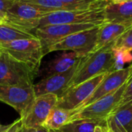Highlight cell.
Segmentation results:
<instances>
[{
    "label": "cell",
    "mask_w": 132,
    "mask_h": 132,
    "mask_svg": "<svg viewBox=\"0 0 132 132\" xmlns=\"http://www.w3.org/2000/svg\"><path fill=\"white\" fill-rule=\"evenodd\" d=\"M49 132H61L59 130H49Z\"/></svg>",
    "instance_id": "32"
},
{
    "label": "cell",
    "mask_w": 132,
    "mask_h": 132,
    "mask_svg": "<svg viewBox=\"0 0 132 132\" xmlns=\"http://www.w3.org/2000/svg\"><path fill=\"white\" fill-rule=\"evenodd\" d=\"M112 48L132 53V26L114 43Z\"/></svg>",
    "instance_id": "21"
},
{
    "label": "cell",
    "mask_w": 132,
    "mask_h": 132,
    "mask_svg": "<svg viewBox=\"0 0 132 132\" xmlns=\"http://www.w3.org/2000/svg\"><path fill=\"white\" fill-rule=\"evenodd\" d=\"M10 126H11V124L10 125H3L0 124V132H5Z\"/></svg>",
    "instance_id": "27"
},
{
    "label": "cell",
    "mask_w": 132,
    "mask_h": 132,
    "mask_svg": "<svg viewBox=\"0 0 132 132\" xmlns=\"http://www.w3.org/2000/svg\"><path fill=\"white\" fill-rule=\"evenodd\" d=\"M101 26V25H100ZM97 26L94 24H60L39 26L31 31L43 45L44 54L48 53L49 48L63 39L73 33Z\"/></svg>",
    "instance_id": "8"
},
{
    "label": "cell",
    "mask_w": 132,
    "mask_h": 132,
    "mask_svg": "<svg viewBox=\"0 0 132 132\" xmlns=\"http://www.w3.org/2000/svg\"><path fill=\"white\" fill-rule=\"evenodd\" d=\"M104 126H98V127H97L94 132H102V128Z\"/></svg>",
    "instance_id": "28"
},
{
    "label": "cell",
    "mask_w": 132,
    "mask_h": 132,
    "mask_svg": "<svg viewBox=\"0 0 132 132\" xmlns=\"http://www.w3.org/2000/svg\"><path fill=\"white\" fill-rule=\"evenodd\" d=\"M36 37L32 33L26 32L7 24L0 25V46L5 43L22 39Z\"/></svg>",
    "instance_id": "20"
},
{
    "label": "cell",
    "mask_w": 132,
    "mask_h": 132,
    "mask_svg": "<svg viewBox=\"0 0 132 132\" xmlns=\"http://www.w3.org/2000/svg\"><path fill=\"white\" fill-rule=\"evenodd\" d=\"M17 0H0V14L5 16L6 12L15 4Z\"/></svg>",
    "instance_id": "23"
},
{
    "label": "cell",
    "mask_w": 132,
    "mask_h": 132,
    "mask_svg": "<svg viewBox=\"0 0 132 132\" xmlns=\"http://www.w3.org/2000/svg\"><path fill=\"white\" fill-rule=\"evenodd\" d=\"M79 63L64 73L42 78L37 84H33L36 97L46 94H53L57 95L58 97H61L68 89L69 84L77 70Z\"/></svg>",
    "instance_id": "13"
},
{
    "label": "cell",
    "mask_w": 132,
    "mask_h": 132,
    "mask_svg": "<svg viewBox=\"0 0 132 132\" xmlns=\"http://www.w3.org/2000/svg\"><path fill=\"white\" fill-rule=\"evenodd\" d=\"M47 13L33 5L17 0L6 12L4 24L31 32L39 26L40 19Z\"/></svg>",
    "instance_id": "6"
},
{
    "label": "cell",
    "mask_w": 132,
    "mask_h": 132,
    "mask_svg": "<svg viewBox=\"0 0 132 132\" xmlns=\"http://www.w3.org/2000/svg\"><path fill=\"white\" fill-rule=\"evenodd\" d=\"M38 73L5 52L0 51V85L33 86Z\"/></svg>",
    "instance_id": "4"
},
{
    "label": "cell",
    "mask_w": 132,
    "mask_h": 132,
    "mask_svg": "<svg viewBox=\"0 0 132 132\" xmlns=\"http://www.w3.org/2000/svg\"><path fill=\"white\" fill-rule=\"evenodd\" d=\"M132 25L111 22H104L99 27L97 43L94 52L108 46H113L114 43Z\"/></svg>",
    "instance_id": "15"
},
{
    "label": "cell",
    "mask_w": 132,
    "mask_h": 132,
    "mask_svg": "<svg viewBox=\"0 0 132 132\" xmlns=\"http://www.w3.org/2000/svg\"><path fill=\"white\" fill-rule=\"evenodd\" d=\"M5 22H4V19H2V18H0V25H2V24H4Z\"/></svg>",
    "instance_id": "31"
},
{
    "label": "cell",
    "mask_w": 132,
    "mask_h": 132,
    "mask_svg": "<svg viewBox=\"0 0 132 132\" xmlns=\"http://www.w3.org/2000/svg\"><path fill=\"white\" fill-rule=\"evenodd\" d=\"M0 18H2V19H4V16H3V15H2V14H0Z\"/></svg>",
    "instance_id": "33"
},
{
    "label": "cell",
    "mask_w": 132,
    "mask_h": 132,
    "mask_svg": "<svg viewBox=\"0 0 132 132\" xmlns=\"http://www.w3.org/2000/svg\"><path fill=\"white\" fill-rule=\"evenodd\" d=\"M131 73L132 64H130L128 67L121 70L108 73L101 81V83L95 89V90L91 94V95L72 111H80L87 105L101 99V97L118 90L128 80Z\"/></svg>",
    "instance_id": "12"
},
{
    "label": "cell",
    "mask_w": 132,
    "mask_h": 132,
    "mask_svg": "<svg viewBox=\"0 0 132 132\" xmlns=\"http://www.w3.org/2000/svg\"><path fill=\"white\" fill-rule=\"evenodd\" d=\"M131 64H132V63H131Z\"/></svg>",
    "instance_id": "35"
},
{
    "label": "cell",
    "mask_w": 132,
    "mask_h": 132,
    "mask_svg": "<svg viewBox=\"0 0 132 132\" xmlns=\"http://www.w3.org/2000/svg\"><path fill=\"white\" fill-rule=\"evenodd\" d=\"M108 132H113V131H111V130H109V129H108Z\"/></svg>",
    "instance_id": "34"
},
{
    "label": "cell",
    "mask_w": 132,
    "mask_h": 132,
    "mask_svg": "<svg viewBox=\"0 0 132 132\" xmlns=\"http://www.w3.org/2000/svg\"><path fill=\"white\" fill-rule=\"evenodd\" d=\"M112 71H114V53L112 46H108L92 52L80 60L68 89L98 75Z\"/></svg>",
    "instance_id": "1"
},
{
    "label": "cell",
    "mask_w": 132,
    "mask_h": 132,
    "mask_svg": "<svg viewBox=\"0 0 132 132\" xmlns=\"http://www.w3.org/2000/svg\"><path fill=\"white\" fill-rule=\"evenodd\" d=\"M98 126H107V121L93 119L74 120L62 126L59 131L61 132H94Z\"/></svg>",
    "instance_id": "18"
},
{
    "label": "cell",
    "mask_w": 132,
    "mask_h": 132,
    "mask_svg": "<svg viewBox=\"0 0 132 132\" xmlns=\"http://www.w3.org/2000/svg\"><path fill=\"white\" fill-rule=\"evenodd\" d=\"M58 96L46 94L36 97L30 108L21 118L22 127L36 128L43 127L50 111L56 106Z\"/></svg>",
    "instance_id": "9"
},
{
    "label": "cell",
    "mask_w": 132,
    "mask_h": 132,
    "mask_svg": "<svg viewBox=\"0 0 132 132\" xmlns=\"http://www.w3.org/2000/svg\"><path fill=\"white\" fill-rule=\"evenodd\" d=\"M71 111L55 107L50 113L43 127L48 130H59L68 122Z\"/></svg>",
    "instance_id": "19"
},
{
    "label": "cell",
    "mask_w": 132,
    "mask_h": 132,
    "mask_svg": "<svg viewBox=\"0 0 132 132\" xmlns=\"http://www.w3.org/2000/svg\"><path fill=\"white\" fill-rule=\"evenodd\" d=\"M67 2H71V3H78V4H88V3H94L98 2L104 0H62Z\"/></svg>",
    "instance_id": "26"
},
{
    "label": "cell",
    "mask_w": 132,
    "mask_h": 132,
    "mask_svg": "<svg viewBox=\"0 0 132 132\" xmlns=\"http://www.w3.org/2000/svg\"><path fill=\"white\" fill-rule=\"evenodd\" d=\"M104 12L105 22L132 25V0L108 2Z\"/></svg>",
    "instance_id": "16"
},
{
    "label": "cell",
    "mask_w": 132,
    "mask_h": 132,
    "mask_svg": "<svg viewBox=\"0 0 132 132\" xmlns=\"http://www.w3.org/2000/svg\"><path fill=\"white\" fill-rule=\"evenodd\" d=\"M128 81L125 82V84L119 87L118 90L101 97V99L87 105L81 110L77 111H71L68 122L78 119L107 121V118L114 111V110L118 106L120 100L121 99L125 90L127 87Z\"/></svg>",
    "instance_id": "5"
},
{
    "label": "cell",
    "mask_w": 132,
    "mask_h": 132,
    "mask_svg": "<svg viewBox=\"0 0 132 132\" xmlns=\"http://www.w3.org/2000/svg\"><path fill=\"white\" fill-rule=\"evenodd\" d=\"M0 51L5 52L14 59L26 63L37 73L42 59L45 56L42 43L36 37L5 43L0 46Z\"/></svg>",
    "instance_id": "3"
},
{
    "label": "cell",
    "mask_w": 132,
    "mask_h": 132,
    "mask_svg": "<svg viewBox=\"0 0 132 132\" xmlns=\"http://www.w3.org/2000/svg\"><path fill=\"white\" fill-rule=\"evenodd\" d=\"M102 132H108V128L107 126H104L102 128Z\"/></svg>",
    "instance_id": "30"
},
{
    "label": "cell",
    "mask_w": 132,
    "mask_h": 132,
    "mask_svg": "<svg viewBox=\"0 0 132 132\" xmlns=\"http://www.w3.org/2000/svg\"><path fill=\"white\" fill-rule=\"evenodd\" d=\"M100 26L80 31L63 39L49 48L48 53L54 51H73L83 56L94 52Z\"/></svg>",
    "instance_id": "7"
},
{
    "label": "cell",
    "mask_w": 132,
    "mask_h": 132,
    "mask_svg": "<svg viewBox=\"0 0 132 132\" xmlns=\"http://www.w3.org/2000/svg\"><path fill=\"white\" fill-rule=\"evenodd\" d=\"M108 73L98 75L68 89L58 98L56 107L69 111L74 110L91 95Z\"/></svg>",
    "instance_id": "11"
},
{
    "label": "cell",
    "mask_w": 132,
    "mask_h": 132,
    "mask_svg": "<svg viewBox=\"0 0 132 132\" xmlns=\"http://www.w3.org/2000/svg\"><path fill=\"white\" fill-rule=\"evenodd\" d=\"M104 7L83 10H60L43 15L39 26L60 24H94L97 26L105 22Z\"/></svg>",
    "instance_id": "2"
},
{
    "label": "cell",
    "mask_w": 132,
    "mask_h": 132,
    "mask_svg": "<svg viewBox=\"0 0 132 132\" xmlns=\"http://www.w3.org/2000/svg\"><path fill=\"white\" fill-rule=\"evenodd\" d=\"M107 127L113 132H132V104L114 110L107 118Z\"/></svg>",
    "instance_id": "17"
},
{
    "label": "cell",
    "mask_w": 132,
    "mask_h": 132,
    "mask_svg": "<svg viewBox=\"0 0 132 132\" xmlns=\"http://www.w3.org/2000/svg\"><path fill=\"white\" fill-rule=\"evenodd\" d=\"M36 98L33 86L0 85V101L13 108L23 117Z\"/></svg>",
    "instance_id": "10"
},
{
    "label": "cell",
    "mask_w": 132,
    "mask_h": 132,
    "mask_svg": "<svg viewBox=\"0 0 132 132\" xmlns=\"http://www.w3.org/2000/svg\"><path fill=\"white\" fill-rule=\"evenodd\" d=\"M22 128V120L21 118H19L15 121L12 124H11V126L5 132H20Z\"/></svg>",
    "instance_id": "24"
},
{
    "label": "cell",
    "mask_w": 132,
    "mask_h": 132,
    "mask_svg": "<svg viewBox=\"0 0 132 132\" xmlns=\"http://www.w3.org/2000/svg\"><path fill=\"white\" fill-rule=\"evenodd\" d=\"M20 132H49V130L45 128L44 127H39L36 128H29L22 127Z\"/></svg>",
    "instance_id": "25"
},
{
    "label": "cell",
    "mask_w": 132,
    "mask_h": 132,
    "mask_svg": "<svg viewBox=\"0 0 132 132\" xmlns=\"http://www.w3.org/2000/svg\"><path fill=\"white\" fill-rule=\"evenodd\" d=\"M85 56L73 51H62L54 58L48 61L42 69H39L38 76L45 78L52 75L64 73L73 67Z\"/></svg>",
    "instance_id": "14"
},
{
    "label": "cell",
    "mask_w": 132,
    "mask_h": 132,
    "mask_svg": "<svg viewBox=\"0 0 132 132\" xmlns=\"http://www.w3.org/2000/svg\"><path fill=\"white\" fill-rule=\"evenodd\" d=\"M124 1H129V0H108L109 2H124Z\"/></svg>",
    "instance_id": "29"
},
{
    "label": "cell",
    "mask_w": 132,
    "mask_h": 132,
    "mask_svg": "<svg viewBox=\"0 0 132 132\" xmlns=\"http://www.w3.org/2000/svg\"><path fill=\"white\" fill-rule=\"evenodd\" d=\"M132 104V73L131 77L129 78V80L128 81L127 87L125 90L122 97L120 100L118 106L116 107V108L114 110H116L121 107H123L126 104Z\"/></svg>",
    "instance_id": "22"
}]
</instances>
